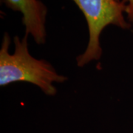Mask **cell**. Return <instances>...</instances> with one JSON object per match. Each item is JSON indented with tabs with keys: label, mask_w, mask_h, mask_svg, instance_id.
<instances>
[{
	"label": "cell",
	"mask_w": 133,
	"mask_h": 133,
	"mask_svg": "<svg viewBox=\"0 0 133 133\" xmlns=\"http://www.w3.org/2000/svg\"><path fill=\"white\" fill-rule=\"evenodd\" d=\"M10 36L5 32L0 49V86L15 82H28L34 84L45 95L54 96L57 90L54 83H64L66 76L58 73L50 62L31 56L28 47V36L14 38V52L10 53Z\"/></svg>",
	"instance_id": "obj_1"
},
{
	"label": "cell",
	"mask_w": 133,
	"mask_h": 133,
	"mask_svg": "<svg viewBox=\"0 0 133 133\" xmlns=\"http://www.w3.org/2000/svg\"><path fill=\"white\" fill-rule=\"evenodd\" d=\"M72 1L84 16L89 30V41L85 50L76 57L77 66L83 67L90 62L100 60L103 52L100 37L107 26L129 30L131 24L124 17L127 10L125 0Z\"/></svg>",
	"instance_id": "obj_2"
},
{
	"label": "cell",
	"mask_w": 133,
	"mask_h": 133,
	"mask_svg": "<svg viewBox=\"0 0 133 133\" xmlns=\"http://www.w3.org/2000/svg\"><path fill=\"white\" fill-rule=\"evenodd\" d=\"M7 8L22 14L25 34L30 35L37 44L46 42L48 8L40 0H3Z\"/></svg>",
	"instance_id": "obj_3"
},
{
	"label": "cell",
	"mask_w": 133,
	"mask_h": 133,
	"mask_svg": "<svg viewBox=\"0 0 133 133\" xmlns=\"http://www.w3.org/2000/svg\"><path fill=\"white\" fill-rule=\"evenodd\" d=\"M121 1V0H118ZM127 2V10H126V14L127 16V20L131 24L133 23V0H125Z\"/></svg>",
	"instance_id": "obj_4"
}]
</instances>
